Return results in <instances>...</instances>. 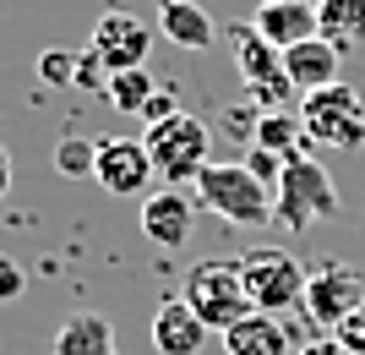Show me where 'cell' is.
I'll use <instances>...</instances> for the list:
<instances>
[{
	"label": "cell",
	"instance_id": "obj_20",
	"mask_svg": "<svg viewBox=\"0 0 365 355\" xmlns=\"http://www.w3.org/2000/svg\"><path fill=\"white\" fill-rule=\"evenodd\" d=\"M153 93H158V82L148 77V66H131V71H109L104 104L120 109V115H142V104H148Z\"/></svg>",
	"mask_w": 365,
	"mask_h": 355
},
{
	"label": "cell",
	"instance_id": "obj_1",
	"mask_svg": "<svg viewBox=\"0 0 365 355\" xmlns=\"http://www.w3.org/2000/svg\"><path fill=\"white\" fill-rule=\"evenodd\" d=\"M185 301H191V311L213 334H229L240 317L257 311L251 306V290H245V274H240V257H202V263H191Z\"/></svg>",
	"mask_w": 365,
	"mask_h": 355
},
{
	"label": "cell",
	"instance_id": "obj_3",
	"mask_svg": "<svg viewBox=\"0 0 365 355\" xmlns=\"http://www.w3.org/2000/svg\"><path fill=\"white\" fill-rule=\"evenodd\" d=\"M333 214H338L333 175L322 170L311 154L289 159L284 175H278V186H273V224H284V230H311L317 219H333Z\"/></svg>",
	"mask_w": 365,
	"mask_h": 355
},
{
	"label": "cell",
	"instance_id": "obj_15",
	"mask_svg": "<svg viewBox=\"0 0 365 355\" xmlns=\"http://www.w3.org/2000/svg\"><path fill=\"white\" fill-rule=\"evenodd\" d=\"M158 33H164L175 49H207L213 44V16L197 0H158Z\"/></svg>",
	"mask_w": 365,
	"mask_h": 355
},
{
	"label": "cell",
	"instance_id": "obj_22",
	"mask_svg": "<svg viewBox=\"0 0 365 355\" xmlns=\"http://www.w3.org/2000/svg\"><path fill=\"white\" fill-rule=\"evenodd\" d=\"M38 82H49V88H76V49H44L38 55Z\"/></svg>",
	"mask_w": 365,
	"mask_h": 355
},
{
	"label": "cell",
	"instance_id": "obj_16",
	"mask_svg": "<svg viewBox=\"0 0 365 355\" xmlns=\"http://www.w3.org/2000/svg\"><path fill=\"white\" fill-rule=\"evenodd\" d=\"M224 355H289V328L273 311H251L224 334Z\"/></svg>",
	"mask_w": 365,
	"mask_h": 355
},
{
	"label": "cell",
	"instance_id": "obj_13",
	"mask_svg": "<svg viewBox=\"0 0 365 355\" xmlns=\"http://www.w3.org/2000/svg\"><path fill=\"white\" fill-rule=\"evenodd\" d=\"M257 33L278 49H294L300 39H317V0H262Z\"/></svg>",
	"mask_w": 365,
	"mask_h": 355
},
{
	"label": "cell",
	"instance_id": "obj_14",
	"mask_svg": "<svg viewBox=\"0 0 365 355\" xmlns=\"http://www.w3.org/2000/svg\"><path fill=\"white\" fill-rule=\"evenodd\" d=\"M338 61H344V49L327 44V39H300L294 49H284V71H289L294 93H317V88H333L338 82Z\"/></svg>",
	"mask_w": 365,
	"mask_h": 355
},
{
	"label": "cell",
	"instance_id": "obj_19",
	"mask_svg": "<svg viewBox=\"0 0 365 355\" xmlns=\"http://www.w3.org/2000/svg\"><path fill=\"white\" fill-rule=\"evenodd\" d=\"M317 33L344 55L365 44V0H317Z\"/></svg>",
	"mask_w": 365,
	"mask_h": 355
},
{
	"label": "cell",
	"instance_id": "obj_23",
	"mask_svg": "<svg viewBox=\"0 0 365 355\" xmlns=\"http://www.w3.org/2000/svg\"><path fill=\"white\" fill-rule=\"evenodd\" d=\"M333 339H338V344H349L354 355H365V306H360V311H349V317L333 328Z\"/></svg>",
	"mask_w": 365,
	"mask_h": 355
},
{
	"label": "cell",
	"instance_id": "obj_8",
	"mask_svg": "<svg viewBox=\"0 0 365 355\" xmlns=\"http://www.w3.org/2000/svg\"><path fill=\"white\" fill-rule=\"evenodd\" d=\"M360 306H365V279L349 263H322L311 274V284H305V317L317 328H327V334Z\"/></svg>",
	"mask_w": 365,
	"mask_h": 355
},
{
	"label": "cell",
	"instance_id": "obj_11",
	"mask_svg": "<svg viewBox=\"0 0 365 355\" xmlns=\"http://www.w3.org/2000/svg\"><path fill=\"white\" fill-rule=\"evenodd\" d=\"M137 224H142V235H148L153 246H164V251L185 246V241H191V197H185L180 186H158V191L142 197Z\"/></svg>",
	"mask_w": 365,
	"mask_h": 355
},
{
	"label": "cell",
	"instance_id": "obj_17",
	"mask_svg": "<svg viewBox=\"0 0 365 355\" xmlns=\"http://www.w3.org/2000/svg\"><path fill=\"white\" fill-rule=\"evenodd\" d=\"M55 355H120L115 350V328L104 311H71L55 328Z\"/></svg>",
	"mask_w": 365,
	"mask_h": 355
},
{
	"label": "cell",
	"instance_id": "obj_26",
	"mask_svg": "<svg viewBox=\"0 0 365 355\" xmlns=\"http://www.w3.org/2000/svg\"><path fill=\"white\" fill-rule=\"evenodd\" d=\"M300 355H354V350H349V344H338L333 334H327V339H317V344H305Z\"/></svg>",
	"mask_w": 365,
	"mask_h": 355
},
{
	"label": "cell",
	"instance_id": "obj_25",
	"mask_svg": "<svg viewBox=\"0 0 365 355\" xmlns=\"http://www.w3.org/2000/svg\"><path fill=\"white\" fill-rule=\"evenodd\" d=\"M22 290H28V274H22V268H16L6 251H0V301H16Z\"/></svg>",
	"mask_w": 365,
	"mask_h": 355
},
{
	"label": "cell",
	"instance_id": "obj_24",
	"mask_svg": "<svg viewBox=\"0 0 365 355\" xmlns=\"http://www.w3.org/2000/svg\"><path fill=\"white\" fill-rule=\"evenodd\" d=\"M175 115H180V104H175V93H169V88H158L148 104H142V121H148V126H164V121H175Z\"/></svg>",
	"mask_w": 365,
	"mask_h": 355
},
{
	"label": "cell",
	"instance_id": "obj_21",
	"mask_svg": "<svg viewBox=\"0 0 365 355\" xmlns=\"http://www.w3.org/2000/svg\"><path fill=\"white\" fill-rule=\"evenodd\" d=\"M98 164V137H61L55 142V170L61 175H93Z\"/></svg>",
	"mask_w": 365,
	"mask_h": 355
},
{
	"label": "cell",
	"instance_id": "obj_7",
	"mask_svg": "<svg viewBox=\"0 0 365 355\" xmlns=\"http://www.w3.org/2000/svg\"><path fill=\"white\" fill-rule=\"evenodd\" d=\"M240 274H245V290H251V306H257V311L305 306V284H311V274H305V263H294L289 251H278V246L245 251Z\"/></svg>",
	"mask_w": 365,
	"mask_h": 355
},
{
	"label": "cell",
	"instance_id": "obj_12",
	"mask_svg": "<svg viewBox=\"0 0 365 355\" xmlns=\"http://www.w3.org/2000/svg\"><path fill=\"white\" fill-rule=\"evenodd\" d=\"M207 334H213V328L191 311L185 295H164V301L153 306V350L158 355H197L202 344H207Z\"/></svg>",
	"mask_w": 365,
	"mask_h": 355
},
{
	"label": "cell",
	"instance_id": "obj_6",
	"mask_svg": "<svg viewBox=\"0 0 365 355\" xmlns=\"http://www.w3.org/2000/svg\"><path fill=\"white\" fill-rule=\"evenodd\" d=\"M148 154H153V170H158V181L164 186H180L191 181L197 186V175L213 164L207 159V148H213V131H207V121H197V115H175V121L164 126H148Z\"/></svg>",
	"mask_w": 365,
	"mask_h": 355
},
{
	"label": "cell",
	"instance_id": "obj_27",
	"mask_svg": "<svg viewBox=\"0 0 365 355\" xmlns=\"http://www.w3.org/2000/svg\"><path fill=\"white\" fill-rule=\"evenodd\" d=\"M6 191H11V154L0 148V197H6Z\"/></svg>",
	"mask_w": 365,
	"mask_h": 355
},
{
	"label": "cell",
	"instance_id": "obj_18",
	"mask_svg": "<svg viewBox=\"0 0 365 355\" xmlns=\"http://www.w3.org/2000/svg\"><path fill=\"white\" fill-rule=\"evenodd\" d=\"M251 148L273 159H300L305 154V121L300 109H262L257 126H251Z\"/></svg>",
	"mask_w": 365,
	"mask_h": 355
},
{
	"label": "cell",
	"instance_id": "obj_10",
	"mask_svg": "<svg viewBox=\"0 0 365 355\" xmlns=\"http://www.w3.org/2000/svg\"><path fill=\"white\" fill-rule=\"evenodd\" d=\"M88 49L109 66V71H131V66L148 61L153 28L142 22V16H131V11H104L98 28H93V39H88Z\"/></svg>",
	"mask_w": 365,
	"mask_h": 355
},
{
	"label": "cell",
	"instance_id": "obj_9",
	"mask_svg": "<svg viewBox=\"0 0 365 355\" xmlns=\"http://www.w3.org/2000/svg\"><path fill=\"white\" fill-rule=\"evenodd\" d=\"M153 154L142 137H98V164H93V181L104 186L109 197H142L153 181Z\"/></svg>",
	"mask_w": 365,
	"mask_h": 355
},
{
	"label": "cell",
	"instance_id": "obj_2",
	"mask_svg": "<svg viewBox=\"0 0 365 355\" xmlns=\"http://www.w3.org/2000/svg\"><path fill=\"white\" fill-rule=\"evenodd\" d=\"M197 202L229 224H273V186L251 164H207L197 175Z\"/></svg>",
	"mask_w": 365,
	"mask_h": 355
},
{
	"label": "cell",
	"instance_id": "obj_4",
	"mask_svg": "<svg viewBox=\"0 0 365 355\" xmlns=\"http://www.w3.org/2000/svg\"><path fill=\"white\" fill-rule=\"evenodd\" d=\"M229 44H235V71H240L251 104L257 109H289L294 82H289V71H284V49L267 44L257 33V22H235V28H229Z\"/></svg>",
	"mask_w": 365,
	"mask_h": 355
},
{
	"label": "cell",
	"instance_id": "obj_5",
	"mask_svg": "<svg viewBox=\"0 0 365 355\" xmlns=\"http://www.w3.org/2000/svg\"><path fill=\"white\" fill-rule=\"evenodd\" d=\"M300 121H305V137L322 142V148H338V154L365 148V99L349 82L300 93Z\"/></svg>",
	"mask_w": 365,
	"mask_h": 355
}]
</instances>
